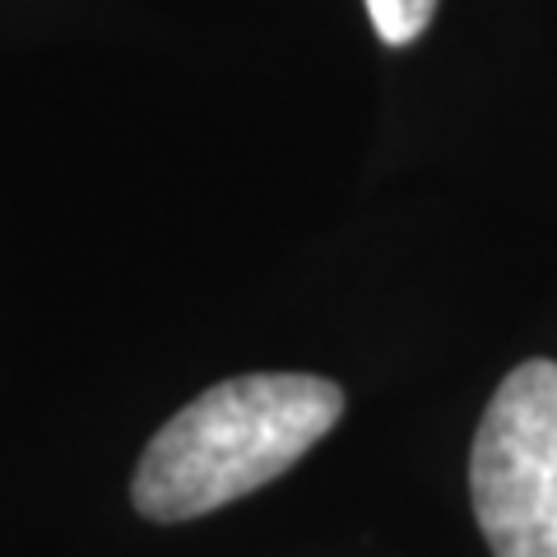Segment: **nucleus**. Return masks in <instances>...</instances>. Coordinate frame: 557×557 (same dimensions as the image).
<instances>
[{"instance_id":"obj_1","label":"nucleus","mask_w":557,"mask_h":557,"mask_svg":"<svg viewBox=\"0 0 557 557\" xmlns=\"http://www.w3.org/2000/svg\"><path fill=\"white\" fill-rule=\"evenodd\" d=\"M344 413V391L325 376L256 372L196 395L153 432L131 479L135 511L159 525L209 516L274 483Z\"/></svg>"},{"instance_id":"obj_2","label":"nucleus","mask_w":557,"mask_h":557,"mask_svg":"<svg viewBox=\"0 0 557 557\" xmlns=\"http://www.w3.org/2000/svg\"><path fill=\"white\" fill-rule=\"evenodd\" d=\"M469 497L493 557H557V362L530 358L493 391Z\"/></svg>"},{"instance_id":"obj_3","label":"nucleus","mask_w":557,"mask_h":557,"mask_svg":"<svg viewBox=\"0 0 557 557\" xmlns=\"http://www.w3.org/2000/svg\"><path fill=\"white\" fill-rule=\"evenodd\" d=\"M437 14V0H368V20L386 47H409Z\"/></svg>"}]
</instances>
